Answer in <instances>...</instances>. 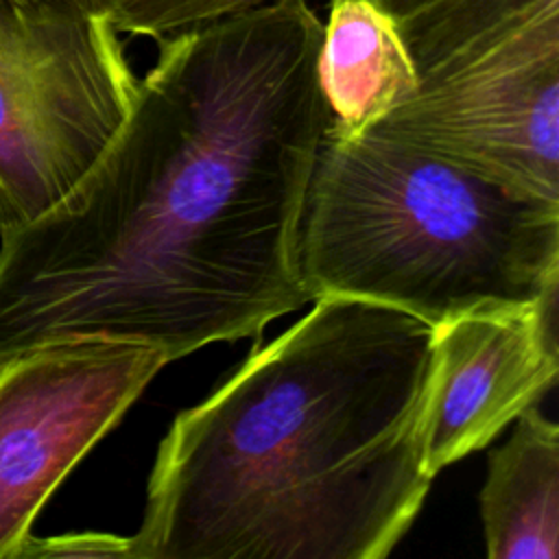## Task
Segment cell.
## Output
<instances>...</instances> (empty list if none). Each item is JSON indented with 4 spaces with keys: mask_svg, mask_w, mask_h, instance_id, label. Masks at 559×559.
<instances>
[{
    "mask_svg": "<svg viewBox=\"0 0 559 559\" xmlns=\"http://www.w3.org/2000/svg\"><path fill=\"white\" fill-rule=\"evenodd\" d=\"M323 22L269 0L166 37L94 166L0 247V358L68 338L170 362L312 301L299 264L330 109Z\"/></svg>",
    "mask_w": 559,
    "mask_h": 559,
    "instance_id": "obj_1",
    "label": "cell"
},
{
    "mask_svg": "<svg viewBox=\"0 0 559 559\" xmlns=\"http://www.w3.org/2000/svg\"><path fill=\"white\" fill-rule=\"evenodd\" d=\"M159 443L127 559H382L432 476V325L321 295Z\"/></svg>",
    "mask_w": 559,
    "mask_h": 559,
    "instance_id": "obj_2",
    "label": "cell"
},
{
    "mask_svg": "<svg viewBox=\"0 0 559 559\" xmlns=\"http://www.w3.org/2000/svg\"><path fill=\"white\" fill-rule=\"evenodd\" d=\"M299 264L312 299L343 295L428 325L557 295L559 201L415 144L330 129L312 170Z\"/></svg>",
    "mask_w": 559,
    "mask_h": 559,
    "instance_id": "obj_3",
    "label": "cell"
},
{
    "mask_svg": "<svg viewBox=\"0 0 559 559\" xmlns=\"http://www.w3.org/2000/svg\"><path fill=\"white\" fill-rule=\"evenodd\" d=\"M138 83L100 7L0 0V234L76 186L124 124Z\"/></svg>",
    "mask_w": 559,
    "mask_h": 559,
    "instance_id": "obj_4",
    "label": "cell"
},
{
    "mask_svg": "<svg viewBox=\"0 0 559 559\" xmlns=\"http://www.w3.org/2000/svg\"><path fill=\"white\" fill-rule=\"evenodd\" d=\"M362 133L559 201V0H535L419 70Z\"/></svg>",
    "mask_w": 559,
    "mask_h": 559,
    "instance_id": "obj_5",
    "label": "cell"
},
{
    "mask_svg": "<svg viewBox=\"0 0 559 559\" xmlns=\"http://www.w3.org/2000/svg\"><path fill=\"white\" fill-rule=\"evenodd\" d=\"M168 360L146 345L68 338L0 358V559H13L68 472Z\"/></svg>",
    "mask_w": 559,
    "mask_h": 559,
    "instance_id": "obj_6",
    "label": "cell"
},
{
    "mask_svg": "<svg viewBox=\"0 0 559 559\" xmlns=\"http://www.w3.org/2000/svg\"><path fill=\"white\" fill-rule=\"evenodd\" d=\"M557 295L463 312L432 328L424 406V465L443 467L485 448L555 384Z\"/></svg>",
    "mask_w": 559,
    "mask_h": 559,
    "instance_id": "obj_7",
    "label": "cell"
},
{
    "mask_svg": "<svg viewBox=\"0 0 559 559\" xmlns=\"http://www.w3.org/2000/svg\"><path fill=\"white\" fill-rule=\"evenodd\" d=\"M511 437L489 456L480 491L489 559H557L559 428L535 406L515 417Z\"/></svg>",
    "mask_w": 559,
    "mask_h": 559,
    "instance_id": "obj_8",
    "label": "cell"
},
{
    "mask_svg": "<svg viewBox=\"0 0 559 559\" xmlns=\"http://www.w3.org/2000/svg\"><path fill=\"white\" fill-rule=\"evenodd\" d=\"M330 129L358 135L415 87L395 20L369 0H330L319 48Z\"/></svg>",
    "mask_w": 559,
    "mask_h": 559,
    "instance_id": "obj_9",
    "label": "cell"
},
{
    "mask_svg": "<svg viewBox=\"0 0 559 559\" xmlns=\"http://www.w3.org/2000/svg\"><path fill=\"white\" fill-rule=\"evenodd\" d=\"M400 31L415 74L535 0H369Z\"/></svg>",
    "mask_w": 559,
    "mask_h": 559,
    "instance_id": "obj_10",
    "label": "cell"
},
{
    "mask_svg": "<svg viewBox=\"0 0 559 559\" xmlns=\"http://www.w3.org/2000/svg\"><path fill=\"white\" fill-rule=\"evenodd\" d=\"M118 33L166 39L260 7L269 0H94Z\"/></svg>",
    "mask_w": 559,
    "mask_h": 559,
    "instance_id": "obj_11",
    "label": "cell"
},
{
    "mask_svg": "<svg viewBox=\"0 0 559 559\" xmlns=\"http://www.w3.org/2000/svg\"><path fill=\"white\" fill-rule=\"evenodd\" d=\"M66 557L127 559V537L103 535V533H81V535L35 539L28 533L13 555V559H66Z\"/></svg>",
    "mask_w": 559,
    "mask_h": 559,
    "instance_id": "obj_12",
    "label": "cell"
}]
</instances>
